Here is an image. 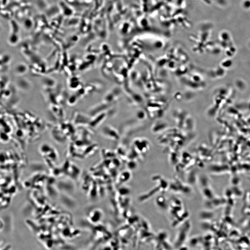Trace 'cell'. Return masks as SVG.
<instances>
[{
  "instance_id": "2",
  "label": "cell",
  "mask_w": 250,
  "mask_h": 250,
  "mask_svg": "<svg viewBox=\"0 0 250 250\" xmlns=\"http://www.w3.org/2000/svg\"><path fill=\"white\" fill-rule=\"evenodd\" d=\"M102 132L105 137L111 139L117 140L119 139V135L118 132L114 128L109 126L104 127Z\"/></svg>"
},
{
  "instance_id": "1",
  "label": "cell",
  "mask_w": 250,
  "mask_h": 250,
  "mask_svg": "<svg viewBox=\"0 0 250 250\" xmlns=\"http://www.w3.org/2000/svg\"><path fill=\"white\" fill-rule=\"evenodd\" d=\"M40 153L44 160L49 164H54L58 159V154L55 148L49 144H42L40 148Z\"/></svg>"
},
{
  "instance_id": "3",
  "label": "cell",
  "mask_w": 250,
  "mask_h": 250,
  "mask_svg": "<svg viewBox=\"0 0 250 250\" xmlns=\"http://www.w3.org/2000/svg\"><path fill=\"white\" fill-rule=\"evenodd\" d=\"M27 66L24 64H21L16 66L15 70L17 72L20 74H23L25 73V72L27 71Z\"/></svg>"
}]
</instances>
